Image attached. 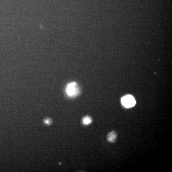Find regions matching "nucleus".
I'll return each instance as SVG.
<instances>
[{"mask_svg":"<svg viewBox=\"0 0 172 172\" xmlns=\"http://www.w3.org/2000/svg\"><path fill=\"white\" fill-rule=\"evenodd\" d=\"M66 90L67 94L69 97H76L80 93L79 87L76 82H71L68 84L66 87Z\"/></svg>","mask_w":172,"mask_h":172,"instance_id":"1","label":"nucleus"},{"mask_svg":"<svg viewBox=\"0 0 172 172\" xmlns=\"http://www.w3.org/2000/svg\"><path fill=\"white\" fill-rule=\"evenodd\" d=\"M121 103L124 107L127 108H132L136 104V100L132 95H126L121 98Z\"/></svg>","mask_w":172,"mask_h":172,"instance_id":"2","label":"nucleus"},{"mask_svg":"<svg viewBox=\"0 0 172 172\" xmlns=\"http://www.w3.org/2000/svg\"><path fill=\"white\" fill-rule=\"evenodd\" d=\"M117 134L114 131H112L110 132L108 135L107 140L109 142L111 143H114L115 142L117 139Z\"/></svg>","mask_w":172,"mask_h":172,"instance_id":"3","label":"nucleus"},{"mask_svg":"<svg viewBox=\"0 0 172 172\" xmlns=\"http://www.w3.org/2000/svg\"><path fill=\"white\" fill-rule=\"evenodd\" d=\"M83 123L85 125H89L92 122V119L89 116H86L83 119Z\"/></svg>","mask_w":172,"mask_h":172,"instance_id":"4","label":"nucleus"},{"mask_svg":"<svg viewBox=\"0 0 172 172\" xmlns=\"http://www.w3.org/2000/svg\"><path fill=\"white\" fill-rule=\"evenodd\" d=\"M44 122H45V123L47 124H49H49H50L51 123V120H50V119H46V120H45Z\"/></svg>","mask_w":172,"mask_h":172,"instance_id":"5","label":"nucleus"}]
</instances>
